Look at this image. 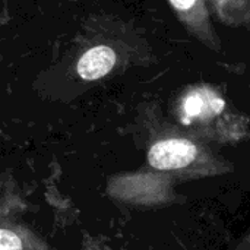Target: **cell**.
<instances>
[{"label":"cell","mask_w":250,"mask_h":250,"mask_svg":"<svg viewBox=\"0 0 250 250\" xmlns=\"http://www.w3.org/2000/svg\"><path fill=\"white\" fill-rule=\"evenodd\" d=\"M198 155V148L188 139H164L154 144L148 154L149 164L157 170H179L189 166Z\"/></svg>","instance_id":"obj_1"},{"label":"cell","mask_w":250,"mask_h":250,"mask_svg":"<svg viewBox=\"0 0 250 250\" xmlns=\"http://www.w3.org/2000/svg\"><path fill=\"white\" fill-rule=\"evenodd\" d=\"M0 250H22V242L18 234L3 229L0 231Z\"/></svg>","instance_id":"obj_4"},{"label":"cell","mask_w":250,"mask_h":250,"mask_svg":"<svg viewBox=\"0 0 250 250\" xmlns=\"http://www.w3.org/2000/svg\"><path fill=\"white\" fill-rule=\"evenodd\" d=\"M224 107V101L220 98H208L205 92H193L183 103V122L190 123L192 119L204 116L205 111H211L212 114H218Z\"/></svg>","instance_id":"obj_3"},{"label":"cell","mask_w":250,"mask_h":250,"mask_svg":"<svg viewBox=\"0 0 250 250\" xmlns=\"http://www.w3.org/2000/svg\"><path fill=\"white\" fill-rule=\"evenodd\" d=\"M170 1L179 10H188V9H190L195 4L196 0H170Z\"/></svg>","instance_id":"obj_5"},{"label":"cell","mask_w":250,"mask_h":250,"mask_svg":"<svg viewBox=\"0 0 250 250\" xmlns=\"http://www.w3.org/2000/svg\"><path fill=\"white\" fill-rule=\"evenodd\" d=\"M116 63V53L107 45L88 50L78 62V73L85 81H95L105 76Z\"/></svg>","instance_id":"obj_2"}]
</instances>
